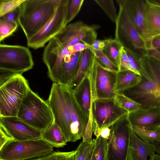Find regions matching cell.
I'll use <instances>...</instances> for the list:
<instances>
[{
  "label": "cell",
  "mask_w": 160,
  "mask_h": 160,
  "mask_svg": "<svg viewBox=\"0 0 160 160\" xmlns=\"http://www.w3.org/2000/svg\"><path fill=\"white\" fill-rule=\"evenodd\" d=\"M137 58L140 68V82L116 93L139 103L141 108L160 107V59L149 52Z\"/></svg>",
  "instance_id": "1"
},
{
  "label": "cell",
  "mask_w": 160,
  "mask_h": 160,
  "mask_svg": "<svg viewBox=\"0 0 160 160\" xmlns=\"http://www.w3.org/2000/svg\"><path fill=\"white\" fill-rule=\"evenodd\" d=\"M19 8L18 21L27 41L44 26L57 9L50 0H25Z\"/></svg>",
  "instance_id": "2"
},
{
  "label": "cell",
  "mask_w": 160,
  "mask_h": 160,
  "mask_svg": "<svg viewBox=\"0 0 160 160\" xmlns=\"http://www.w3.org/2000/svg\"><path fill=\"white\" fill-rule=\"evenodd\" d=\"M17 116L29 125L41 131L54 122L52 111L47 101L31 89L22 100Z\"/></svg>",
  "instance_id": "3"
},
{
  "label": "cell",
  "mask_w": 160,
  "mask_h": 160,
  "mask_svg": "<svg viewBox=\"0 0 160 160\" xmlns=\"http://www.w3.org/2000/svg\"><path fill=\"white\" fill-rule=\"evenodd\" d=\"M53 147L42 138L22 141L10 140L0 148V160H23L46 156Z\"/></svg>",
  "instance_id": "4"
},
{
  "label": "cell",
  "mask_w": 160,
  "mask_h": 160,
  "mask_svg": "<svg viewBox=\"0 0 160 160\" xmlns=\"http://www.w3.org/2000/svg\"><path fill=\"white\" fill-rule=\"evenodd\" d=\"M22 75H16L0 86V117L17 116L21 103L31 89Z\"/></svg>",
  "instance_id": "5"
},
{
  "label": "cell",
  "mask_w": 160,
  "mask_h": 160,
  "mask_svg": "<svg viewBox=\"0 0 160 160\" xmlns=\"http://www.w3.org/2000/svg\"><path fill=\"white\" fill-rule=\"evenodd\" d=\"M128 114L110 126L106 160H128L132 131Z\"/></svg>",
  "instance_id": "6"
},
{
  "label": "cell",
  "mask_w": 160,
  "mask_h": 160,
  "mask_svg": "<svg viewBox=\"0 0 160 160\" xmlns=\"http://www.w3.org/2000/svg\"><path fill=\"white\" fill-rule=\"evenodd\" d=\"M34 65L29 49L18 45H0V69L22 75Z\"/></svg>",
  "instance_id": "7"
},
{
  "label": "cell",
  "mask_w": 160,
  "mask_h": 160,
  "mask_svg": "<svg viewBox=\"0 0 160 160\" xmlns=\"http://www.w3.org/2000/svg\"><path fill=\"white\" fill-rule=\"evenodd\" d=\"M91 111L94 133L96 137L102 129L110 126L128 113L115 98L92 99Z\"/></svg>",
  "instance_id": "8"
},
{
  "label": "cell",
  "mask_w": 160,
  "mask_h": 160,
  "mask_svg": "<svg viewBox=\"0 0 160 160\" xmlns=\"http://www.w3.org/2000/svg\"><path fill=\"white\" fill-rule=\"evenodd\" d=\"M115 23V38L124 48L139 52L143 55L149 53V48L134 26L121 5Z\"/></svg>",
  "instance_id": "9"
},
{
  "label": "cell",
  "mask_w": 160,
  "mask_h": 160,
  "mask_svg": "<svg viewBox=\"0 0 160 160\" xmlns=\"http://www.w3.org/2000/svg\"><path fill=\"white\" fill-rule=\"evenodd\" d=\"M117 73L103 67L96 58L90 71L92 99L115 98Z\"/></svg>",
  "instance_id": "10"
},
{
  "label": "cell",
  "mask_w": 160,
  "mask_h": 160,
  "mask_svg": "<svg viewBox=\"0 0 160 160\" xmlns=\"http://www.w3.org/2000/svg\"><path fill=\"white\" fill-rule=\"evenodd\" d=\"M46 101L52 111L54 122L67 142H71L72 123L60 84L53 82Z\"/></svg>",
  "instance_id": "11"
},
{
  "label": "cell",
  "mask_w": 160,
  "mask_h": 160,
  "mask_svg": "<svg viewBox=\"0 0 160 160\" xmlns=\"http://www.w3.org/2000/svg\"><path fill=\"white\" fill-rule=\"evenodd\" d=\"M68 1V0H64L44 26L27 41L29 47L36 49L43 47L64 28L67 25L65 21Z\"/></svg>",
  "instance_id": "12"
},
{
  "label": "cell",
  "mask_w": 160,
  "mask_h": 160,
  "mask_svg": "<svg viewBox=\"0 0 160 160\" xmlns=\"http://www.w3.org/2000/svg\"><path fill=\"white\" fill-rule=\"evenodd\" d=\"M97 24L88 25L80 20L69 23L55 37L63 44L73 46L82 42L91 45L97 40Z\"/></svg>",
  "instance_id": "13"
},
{
  "label": "cell",
  "mask_w": 160,
  "mask_h": 160,
  "mask_svg": "<svg viewBox=\"0 0 160 160\" xmlns=\"http://www.w3.org/2000/svg\"><path fill=\"white\" fill-rule=\"evenodd\" d=\"M0 128L9 141H22L42 138L41 131L29 125L17 116L0 117Z\"/></svg>",
  "instance_id": "14"
},
{
  "label": "cell",
  "mask_w": 160,
  "mask_h": 160,
  "mask_svg": "<svg viewBox=\"0 0 160 160\" xmlns=\"http://www.w3.org/2000/svg\"><path fill=\"white\" fill-rule=\"evenodd\" d=\"M68 48V45L64 46L55 37L44 48L43 61L48 68V77L53 82L59 83L61 64Z\"/></svg>",
  "instance_id": "15"
},
{
  "label": "cell",
  "mask_w": 160,
  "mask_h": 160,
  "mask_svg": "<svg viewBox=\"0 0 160 160\" xmlns=\"http://www.w3.org/2000/svg\"><path fill=\"white\" fill-rule=\"evenodd\" d=\"M61 85L72 123L71 142H75L82 138L89 118L77 103L70 89L68 86Z\"/></svg>",
  "instance_id": "16"
},
{
  "label": "cell",
  "mask_w": 160,
  "mask_h": 160,
  "mask_svg": "<svg viewBox=\"0 0 160 160\" xmlns=\"http://www.w3.org/2000/svg\"><path fill=\"white\" fill-rule=\"evenodd\" d=\"M131 22L148 47L144 31V17L146 0H118Z\"/></svg>",
  "instance_id": "17"
},
{
  "label": "cell",
  "mask_w": 160,
  "mask_h": 160,
  "mask_svg": "<svg viewBox=\"0 0 160 160\" xmlns=\"http://www.w3.org/2000/svg\"><path fill=\"white\" fill-rule=\"evenodd\" d=\"M128 118L132 126L149 130L160 128V107L140 108L128 114Z\"/></svg>",
  "instance_id": "18"
},
{
  "label": "cell",
  "mask_w": 160,
  "mask_h": 160,
  "mask_svg": "<svg viewBox=\"0 0 160 160\" xmlns=\"http://www.w3.org/2000/svg\"><path fill=\"white\" fill-rule=\"evenodd\" d=\"M91 68L77 88L72 91L77 103L89 118V120H92L91 111L92 95L90 76Z\"/></svg>",
  "instance_id": "19"
},
{
  "label": "cell",
  "mask_w": 160,
  "mask_h": 160,
  "mask_svg": "<svg viewBox=\"0 0 160 160\" xmlns=\"http://www.w3.org/2000/svg\"><path fill=\"white\" fill-rule=\"evenodd\" d=\"M155 152L154 143L143 141L132 130L128 160H148V157Z\"/></svg>",
  "instance_id": "20"
},
{
  "label": "cell",
  "mask_w": 160,
  "mask_h": 160,
  "mask_svg": "<svg viewBox=\"0 0 160 160\" xmlns=\"http://www.w3.org/2000/svg\"><path fill=\"white\" fill-rule=\"evenodd\" d=\"M146 1L144 31L149 46L154 38L160 36V14L152 8Z\"/></svg>",
  "instance_id": "21"
},
{
  "label": "cell",
  "mask_w": 160,
  "mask_h": 160,
  "mask_svg": "<svg viewBox=\"0 0 160 160\" xmlns=\"http://www.w3.org/2000/svg\"><path fill=\"white\" fill-rule=\"evenodd\" d=\"M95 57L89 48L81 52L76 74L69 87L74 91L89 72Z\"/></svg>",
  "instance_id": "22"
},
{
  "label": "cell",
  "mask_w": 160,
  "mask_h": 160,
  "mask_svg": "<svg viewBox=\"0 0 160 160\" xmlns=\"http://www.w3.org/2000/svg\"><path fill=\"white\" fill-rule=\"evenodd\" d=\"M41 137L46 142L56 148L63 147L67 142L60 128L55 122L46 129L42 131Z\"/></svg>",
  "instance_id": "23"
},
{
  "label": "cell",
  "mask_w": 160,
  "mask_h": 160,
  "mask_svg": "<svg viewBox=\"0 0 160 160\" xmlns=\"http://www.w3.org/2000/svg\"><path fill=\"white\" fill-rule=\"evenodd\" d=\"M141 75L130 70L117 72L115 87L116 93L137 85L141 80Z\"/></svg>",
  "instance_id": "24"
},
{
  "label": "cell",
  "mask_w": 160,
  "mask_h": 160,
  "mask_svg": "<svg viewBox=\"0 0 160 160\" xmlns=\"http://www.w3.org/2000/svg\"><path fill=\"white\" fill-rule=\"evenodd\" d=\"M105 40V46L103 52L109 59L118 68L120 51L122 46L115 38H109Z\"/></svg>",
  "instance_id": "25"
},
{
  "label": "cell",
  "mask_w": 160,
  "mask_h": 160,
  "mask_svg": "<svg viewBox=\"0 0 160 160\" xmlns=\"http://www.w3.org/2000/svg\"><path fill=\"white\" fill-rule=\"evenodd\" d=\"M133 131L143 141L150 143H155L160 140V128L155 130L142 129L132 126Z\"/></svg>",
  "instance_id": "26"
},
{
  "label": "cell",
  "mask_w": 160,
  "mask_h": 160,
  "mask_svg": "<svg viewBox=\"0 0 160 160\" xmlns=\"http://www.w3.org/2000/svg\"><path fill=\"white\" fill-rule=\"evenodd\" d=\"M115 99L119 105L128 113L135 112L141 108L139 103L121 93H116Z\"/></svg>",
  "instance_id": "27"
},
{
  "label": "cell",
  "mask_w": 160,
  "mask_h": 160,
  "mask_svg": "<svg viewBox=\"0 0 160 160\" xmlns=\"http://www.w3.org/2000/svg\"><path fill=\"white\" fill-rule=\"evenodd\" d=\"M96 142L91 160H106L108 140L100 136L96 138Z\"/></svg>",
  "instance_id": "28"
},
{
  "label": "cell",
  "mask_w": 160,
  "mask_h": 160,
  "mask_svg": "<svg viewBox=\"0 0 160 160\" xmlns=\"http://www.w3.org/2000/svg\"><path fill=\"white\" fill-rule=\"evenodd\" d=\"M84 0H68L65 23L67 25L75 18L80 11Z\"/></svg>",
  "instance_id": "29"
},
{
  "label": "cell",
  "mask_w": 160,
  "mask_h": 160,
  "mask_svg": "<svg viewBox=\"0 0 160 160\" xmlns=\"http://www.w3.org/2000/svg\"><path fill=\"white\" fill-rule=\"evenodd\" d=\"M94 1L102 9L110 20L115 23L117 18L118 14L113 1L95 0Z\"/></svg>",
  "instance_id": "30"
},
{
  "label": "cell",
  "mask_w": 160,
  "mask_h": 160,
  "mask_svg": "<svg viewBox=\"0 0 160 160\" xmlns=\"http://www.w3.org/2000/svg\"><path fill=\"white\" fill-rule=\"evenodd\" d=\"M25 0H0V17L18 8Z\"/></svg>",
  "instance_id": "31"
},
{
  "label": "cell",
  "mask_w": 160,
  "mask_h": 160,
  "mask_svg": "<svg viewBox=\"0 0 160 160\" xmlns=\"http://www.w3.org/2000/svg\"><path fill=\"white\" fill-rule=\"evenodd\" d=\"M89 48L92 52L97 60L103 67L114 71H119L118 67L109 59L102 51L96 50L90 47Z\"/></svg>",
  "instance_id": "32"
},
{
  "label": "cell",
  "mask_w": 160,
  "mask_h": 160,
  "mask_svg": "<svg viewBox=\"0 0 160 160\" xmlns=\"http://www.w3.org/2000/svg\"><path fill=\"white\" fill-rule=\"evenodd\" d=\"M96 141V139H93L92 141L90 142L82 141L75 150V160H85Z\"/></svg>",
  "instance_id": "33"
},
{
  "label": "cell",
  "mask_w": 160,
  "mask_h": 160,
  "mask_svg": "<svg viewBox=\"0 0 160 160\" xmlns=\"http://www.w3.org/2000/svg\"><path fill=\"white\" fill-rule=\"evenodd\" d=\"M18 24L9 23L0 20V41L11 35L17 29Z\"/></svg>",
  "instance_id": "34"
},
{
  "label": "cell",
  "mask_w": 160,
  "mask_h": 160,
  "mask_svg": "<svg viewBox=\"0 0 160 160\" xmlns=\"http://www.w3.org/2000/svg\"><path fill=\"white\" fill-rule=\"evenodd\" d=\"M125 49L127 51L128 58L129 70L140 75V68L136 54L128 49Z\"/></svg>",
  "instance_id": "35"
},
{
  "label": "cell",
  "mask_w": 160,
  "mask_h": 160,
  "mask_svg": "<svg viewBox=\"0 0 160 160\" xmlns=\"http://www.w3.org/2000/svg\"><path fill=\"white\" fill-rule=\"evenodd\" d=\"M118 68L119 71L129 70L127 51L123 46L120 51Z\"/></svg>",
  "instance_id": "36"
},
{
  "label": "cell",
  "mask_w": 160,
  "mask_h": 160,
  "mask_svg": "<svg viewBox=\"0 0 160 160\" xmlns=\"http://www.w3.org/2000/svg\"><path fill=\"white\" fill-rule=\"evenodd\" d=\"M20 8L0 17V20L9 23L18 24V19L20 13Z\"/></svg>",
  "instance_id": "37"
},
{
  "label": "cell",
  "mask_w": 160,
  "mask_h": 160,
  "mask_svg": "<svg viewBox=\"0 0 160 160\" xmlns=\"http://www.w3.org/2000/svg\"><path fill=\"white\" fill-rule=\"evenodd\" d=\"M75 150L69 152H60L57 160H75Z\"/></svg>",
  "instance_id": "38"
},
{
  "label": "cell",
  "mask_w": 160,
  "mask_h": 160,
  "mask_svg": "<svg viewBox=\"0 0 160 160\" xmlns=\"http://www.w3.org/2000/svg\"><path fill=\"white\" fill-rule=\"evenodd\" d=\"M105 46V40H96L89 47L97 51H102Z\"/></svg>",
  "instance_id": "39"
},
{
  "label": "cell",
  "mask_w": 160,
  "mask_h": 160,
  "mask_svg": "<svg viewBox=\"0 0 160 160\" xmlns=\"http://www.w3.org/2000/svg\"><path fill=\"white\" fill-rule=\"evenodd\" d=\"M89 44L82 42L78 43L72 46V50L74 53L81 52L84 50L89 48Z\"/></svg>",
  "instance_id": "40"
},
{
  "label": "cell",
  "mask_w": 160,
  "mask_h": 160,
  "mask_svg": "<svg viewBox=\"0 0 160 160\" xmlns=\"http://www.w3.org/2000/svg\"><path fill=\"white\" fill-rule=\"evenodd\" d=\"M111 132V128L110 126L104 128L102 129L99 132L97 138L99 136H101L102 138L108 140L110 136Z\"/></svg>",
  "instance_id": "41"
},
{
  "label": "cell",
  "mask_w": 160,
  "mask_h": 160,
  "mask_svg": "<svg viewBox=\"0 0 160 160\" xmlns=\"http://www.w3.org/2000/svg\"><path fill=\"white\" fill-rule=\"evenodd\" d=\"M9 141L3 131L0 128V148L8 141Z\"/></svg>",
  "instance_id": "42"
},
{
  "label": "cell",
  "mask_w": 160,
  "mask_h": 160,
  "mask_svg": "<svg viewBox=\"0 0 160 160\" xmlns=\"http://www.w3.org/2000/svg\"><path fill=\"white\" fill-rule=\"evenodd\" d=\"M60 152H53L51 154L45 156L42 160H57Z\"/></svg>",
  "instance_id": "43"
},
{
  "label": "cell",
  "mask_w": 160,
  "mask_h": 160,
  "mask_svg": "<svg viewBox=\"0 0 160 160\" xmlns=\"http://www.w3.org/2000/svg\"><path fill=\"white\" fill-rule=\"evenodd\" d=\"M150 42L154 48L160 49V36L154 38Z\"/></svg>",
  "instance_id": "44"
},
{
  "label": "cell",
  "mask_w": 160,
  "mask_h": 160,
  "mask_svg": "<svg viewBox=\"0 0 160 160\" xmlns=\"http://www.w3.org/2000/svg\"><path fill=\"white\" fill-rule=\"evenodd\" d=\"M148 4L154 10L160 14V5L152 2L151 0H147Z\"/></svg>",
  "instance_id": "45"
},
{
  "label": "cell",
  "mask_w": 160,
  "mask_h": 160,
  "mask_svg": "<svg viewBox=\"0 0 160 160\" xmlns=\"http://www.w3.org/2000/svg\"><path fill=\"white\" fill-rule=\"evenodd\" d=\"M95 143L92 146L91 149L88 153L85 160H91L93 153Z\"/></svg>",
  "instance_id": "46"
},
{
  "label": "cell",
  "mask_w": 160,
  "mask_h": 160,
  "mask_svg": "<svg viewBox=\"0 0 160 160\" xmlns=\"http://www.w3.org/2000/svg\"><path fill=\"white\" fill-rule=\"evenodd\" d=\"M154 144L155 146V152L160 155V140Z\"/></svg>",
  "instance_id": "47"
},
{
  "label": "cell",
  "mask_w": 160,
  "mask_h": 160,
  "mask_svg": "<svg viewBox=\"0 0 160 160\" xmlns=\"http://www.w3.org/2000/svg\"><path fill=\"white\" fill-rule=\"evenodd\" d=\"M149 160H160V155L155 153L150 157Z\"/></svg>",
  "instance_id": "48"
},
{
  "label": "cell",
  "mask_w": 160,
  "mask_h": 160,
  "mask_svg": "<svg viewBox=\"0 0 160 160\" xmlns=\"http://www.w3.org/2000/svg\"><path fill=\"white\" fill-rule=\"evenodd\" d=\"M44 157L45 156L41 157H39V158H30V159H29L23 160H42V159H43V158H44Z\"/></svg>",
  "instance_id": "49"
},
{
  "label": "cell",
  "mask_w": 160,
  "mask_h": 160,
  "mask_svg": "<svg viewBox=\"0 0 160 160\" xmlns=\"http://www.w3.org/2000/svg\"><path fill=\"white\" fill-rule=\"evenodd\" d=\"M153 2L160 5V0H151Z\"/></svg>",
  "instance_id": "50"
},
{
  "label": "cell",
  "mask_w": 160,
  "mask_h": 160,
  "mask_svg": "<svg viewBox=\"0 0 160 160\" xmlns=\"http://www.w3.org/2000/svg\"><path fill=\"white\" fill-rule=\"evenodd\" d=\"M159 50V51H160V49H158Z\"/></svg>",
  "instance_id": "51"
}]
</instances>
